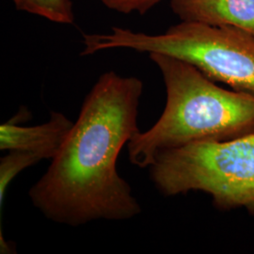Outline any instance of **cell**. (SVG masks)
<instances>
[{"instance_id":"1","label":"cell","mask_w":254,"mask_h":254,"mask_svg":"<svg viewBox=\"0 0 254 254\" xmlns=\"http://www.w3.org/2000/svg\"><path fill=\"white\" fill-rule=\"evenodd\" d=\"M142 91L139 78L114 71L93 85L64 145L28 193L46 218L77 227L96 220H128L141 213L117 161L139 132Z\"/></svg>"},{"instance_id":"2","label":"cell","mask_w":254,"mask_h":254,"mask_svg":"<svg viewBox=\"0 0 254 254\" xmlns=\"http://www.w3.org/2000/svg\"><path fill=\"white\" fill-rule=\"evenodd\" d=\"M149 57L162 74L167 101L154 126L128 142L131 163L149 168L157 154L169 149L254 133V95L225 90L176 58L158 53Z\"/></svg>"},{"instance_id":"3","label":"cell","mask_w":254,"mask_h":254,"mask_svg":"<svg viewBox=\"0 0 254 254\" xmlns=\"http://www.w3.org/2000/svg\"><path fill=\"white\" fill-rule=\"evenodd\" d=\"M83 44L81 56L116 48L171 56L214 81L254 95V36L236 27L182 21L156 35L112 27L108 34H84Z\"/></svg>"},{"instance_id":"4","label":"cell","mask_w":254,"mask_h":254,"mask_svg":"<svg viewBox=\"0 0 254 254\" xmlns=\"http://www.w3.org/2000/svg\"><path fill=\"white\" fill-rule=\"evenodd\" d=\"M149 169L155 188L165 196L201 191L218 208L245 209L254 215V133L166 150Z\"/></svg>"},{"instance_id":"5","label":"cell","mask_w":254,"mask_h":254,"mask_svg":"<svg viewBox=\"0 0 254 254\" xmlns=\"http://www.w3.org/2000/svg\"><path fill=\"white\" fill-rule=\"evenodd\" d=\"M73 123L63 113L51 112L49 121L35 127H23L10 120L0 127V149L24 151L42 160L53 159L64 145Z\"/></svg>"},{"instance_id":"6","label":"cell","mask_w":254,"mask_h":254,"mask_svg":"<svg viewBox=\"0 0 254 254\" xmlns=\"http://www.w3.org/2000/svg\"><path fill=\"white\" fill-rule=\"evenodd\" d=\"M182 21L238 28L254 36V0H172Z\"/></svg>"},{"instance_id":"7","label":"cell","mask_w":254,"mask_h":254,"mask_svg":"<svg viewBox=\"0 0 254 254\" xmlns=\"http://www.w3.org/2000/svg\"><path fill=\"white\" fill-rule=\"evenodd\" d=\"M16 9L44 17L51 22L71 25L74 22L71 0H12Z\"/></svg>"},{"instance_id":"8","label":"cell","mask_w":254,"mask_h":254,"mask_svg":"<svg viewBox=\"0 0 254 254\" xmlns=\"http://www.w3.org/2000/svg\"><path fill=\"white\" fill-rule=\"evenodd\" d=\"M42 161L36 154L24 151H9L0 160V207L2 208L9 184L27 168Z\"/></svg>"},{"instance_id":"9","label":"cell","mask_w":254,"mask_h":254,"mask_svg":"<svg viewBox=\"0 0 254 254\" xmlns=\"http://www.w3.org/2000/svg\"><path fill=\"white\" fill-rule=\"evenodd\" d=\"M109 9L122 13L138 12L144 14L161 0H99Z\"/></svg>"}]
</instances>
